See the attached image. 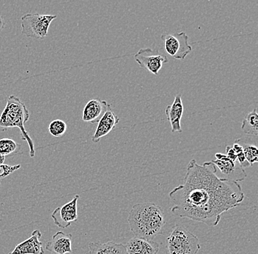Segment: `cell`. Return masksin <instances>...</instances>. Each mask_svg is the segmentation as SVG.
<instances>
[{"label":"cell","instance_id":"cell-1","mask_svg":"<svg viewBox=\"0 0 258 254\" xmlns=\"http://www.w3.org/2000/svg\"><path fill=\"white\" fill-rule=\"evenodd\" d=\"M212 162L200 165L190 160L183 184L169 194L170 211L176 216L205 223L219 224L222 214L238 207L244 200L241 185L217 176Z\"/></svg>","mask_w":258,"mask_h":254},{"label":"cell","instance_id":"cell-2","mask_svg":"<svg viewBox=\"0 0 258 254\" xmlns=\"http://www.w3.org/2000/svg\"><path fill=\"white\" fill-rule=\"evenodd\" d=\"M128 221L131 231L135 236L151 240L162 233L166 224L160 206L149 202L134 205Z\"/></svg>","mask_w":258,"mask_h":254},{"label":"cell","instance_id":"cell-3","mask_svg":"<svg viewBox=\"0 0 258 254\" xmlns=\"http://www.w3.org/2000/svg\"><path fill=\"white\" fill-rule=\"evenodd\" d=\"M30 118V112L25 104L15 96L8 97L7 104L0 116V132L18 128L21 131V139L26 141L30 147V155H35V144L25 129V124Z\"/></svg>","mask_w":258,"mask_h":254},{"label":"cell","instance_id":"cell-4","mask_svg":"<svg viewBox=\"0 0 258 254\" xmlns=\"http://www.w3.org/2000/svg\"><path fill=\"white\" fill-rule=\"evenodd\" d=\"M169 254H198L201 248L199 238L183 225H175L167 238Z\"/></svg>","mask_w":258,"mask_h":254},{"label":"cell","instance_id":"cell-5","mask_svg":"<svg viewBox=\"0 0 258 254\" xmlns=\"http://www.w3.org/2000/svg\"><path fill=\"white\" fill-rule=\"evenodd\" d=\"M56 15H42L38 13H30L21 18L22 33L35 39L47 36L48 29Z\"/></svg>","mask_w":258,"mask_h":254},{"label":"cell","instance_id":"cell-6","mask_svg":"<svg viewBox=\"0 0 258 254\" xmlns=\"http://www.w3.org/2000/svg\"><path fill=\"white\" fill-rule=\"evenodd\" d=\"M164 42V49L171 57L176 59H185L192 51L191 45L188 44V36L183 32L161 35Z\"/></svg>","mask_w":258,"mask_h":254},{"label":"cell","instance_id":"cell-7","mask_svg":"<svg viewBox=\"0 0 258 254\" xmlns=\"http://www.w3.org/2000/svg\"><path fill=\"white\" fill-rule=\"evenodd\" d=\"M135 61L142 68L145 69L151 73L157 75L164 63L168 62L166 56L159 54L158 50L151 48H144L139 50L135 54Z\"/></svg>","mask_w":258,"mask_h":254},{"label":"cell","instance_id":"cell-8","mask_svg":"<svg viewBox=\"0 0 258 254\" xmlns=\"http://www.w3.org/2000/svg\"><path fill=\"white\" fill-rule=\"evenodd\" d=\"M80 196L77 194L70 202H68L62 207H57L51 214V217L54 224L60 229H67L72 223L78 219L77 202Z\"/></svg>","mask_w":258,"mask_h":254},{"label":"cell","instance_id":"cell-9","mask_svg":"<svg viewBox=\"0 0 258 254\" xmlns=\"http://www.w3.org/2000/svg\"><path fill=\"white\" fill-rule=\"evenodd\" d=\"M216 160H212V163L217 166L221 173L226 177V179L230 181L241 182L246 179L247 175L245 173L242 167L237 166L236 164L232 161L227 155L222 153H217L215 155Z\"/></svg>","mask_w":258,"mask_h":254},{"label":"cell","instance_id":"cell-10","mask_svg":"<svg viewBox=\"0 0 258 254\" xmlns=\"http://www.w3.org/2000/svg\"><path fill=\"white\" fill-rule=\"evenodd\" d=\"M111 109V104L99 99H91L83 109L82 120L85 123H97L107 111Z\"/></svg>","mask_w":258,"mask_h":254},{"label":"cell","instance_id":"cell-11","mask_svg":"<svg viewBox=\"0 0 258 254\" xmlns=\"http://www.w3.org/2000/svg\"><path fill=\"white\" fill-rule=\"evenodd\" d=\"M125 245L128 254H157L159 245L151 239L140 237H134Z\"/></svg>","mask_w":258,"mask_h":254},{"label":"cell","instance_id":"cell-12","mask_svg":"<svg viewBox=\"0 0 258 254\" xmlns=\"http://www.w3.org/2000/svg\"><path fill=\"white\" fill-rule=\"evenodd\" d=\"M72 234L62 231L56 232L46 245V249L51 253L66 254L72 253Z\"/></svg>","mask_w":258,"mask_h":254},{"label":"cell","instance_id":"cell-13","mask_svg":"<svg viewBox=\"0 0 258 254\" xmlns=\"http://www.w3.org/2000/svg\"><path fill=\"white\" fill-rule=\"evenodd\" d=\"M40 237L41 233L39 230H35L32 231L31 237L16 245L9 254H44Z\"/></svg>","mask_w":258,"mask_h":254},{"label":"cell","instance_id":"cell-14","mask_svg":"<svg viewBox=\"0 0 258 254\" xmlns=\"http://www.w3.org/2000/svg\"><path fill=\"white\" fill-rule=\"evenodd\" d=\"M165 114L170 123L172 133H182L181 118L183 114V105L180 94L175 96L172 105H169L166 108Z\"/></svg>","mask_w":258,"mask_h":254},{"label":"cell","instance_id":"cell-15","mask_svg":"<svg viewBox=\"0 0 258 254\" xmlns=\"http://www.w3.org/2000/svg\"><path fill=\"white\" fill-rule=\"evenodd\" d=\"M119 122L120 118L112 110L107 111L98 123L94 135L92 136L93 142L98 143L101 138L109 134L114 129Z\"/></svg>","mask_w":258,"mask_h":254},{"label":"cell","instance_id":"cell-16","mask_svg":"<svg viewBox=\"0 0 258 254\" xmlns=\"http://www.w3.org/2000/svg\"><path fill=\"white\" fill-rule=\"evenodd\" d=\"M89 254H128L125 245L109 241L106 243L90 242Z\"/></svg>","mask_w":258,"mask_h":254},{"label":"cell","instance_id":"cell-17","mask_svg":"<svg viewBox=\"0 0 258 254\" xmlns=\"http://www.w3.org/2000/svg\"><path fill=\"white\" fill-rule=\"evenodd\" d=\"M242 131L246 134L257 136L258 134V115L257 109H254L245 117L241 124Z\"/></svg>","mask_w":258,"mask_h":254},{"label":"cell","instance_id":"cell-18","mask_svg":"<svg viewBox=\"0 0 258 254\" xmlns=\"http://www.w3.org/2000/svg\"><path fill=\"white\" fill-rule=\"evenodd\" d=\"M21 145L11 139H0V155L3 156L11 155L19 152Z\"/></svg>","mask_w":258,"mask_h":254},{"label":"cell","instance_id":"cell-19","mask_svg":"<svg viewBox=\"0 0 258 254\" xmlns=\"http://www.w3.org/2000/svg\"><path fill=\"white\" fill-rule=\"evenodd\" d=\"M48 131H49L50 134L52 135L54 137H59V136H63L64 133L67 131V125L63 120H53L49 124Z\"/></svg>","mask_w":258,"mask_h":254},{"label":"cell","instance_id":"cell-20","mask_svg":"<svg viewBox=\"0 0 258 254\" xmlns=\"http://www.w3.org/2000/svg\"><path fill=\"white\" fill-rule=\"evenodd\" d=\"M243 148V152L244 153L245 157L248 163H249L250 166L253 164L257 163L258 162V149L256 146L252 144H243L241 145Z\"/></svg>","mask_w":258,"mask_h":254},{"label":"cell","instance_id":"cell-21","mask_svg":"<svg viewBox=\"0 0 258 254\" xmlns=\"http://www.w3.org/2000/svg\"><path fill=\"white\" fill-rule=\"evenodd\" d=\"M22 165L20 164L15 165H10L7 164H2L0 165V180L7 178L14 172L17 171L21 168Z\"/></svg>","mask_w":258,"mask_h":254},{"label":"cell","instance_id":"cell-22","mask_svg":"<svg viewBox=\"0 0 258 254\" xmlns=\"http://www.w3.org/2000/svg\"><path fill=\"white\" fill-rule=\"evenodd\" d=\"M236 155L237 160H238V163H239L240 166L242 167L243 170H244L245 168H248V167L250 166L249 163H248L246 157H245L244 153H243V151L238 152Z\"/></svg>","mask_w":258,"mask_h":254},{"label":"cell","instance_id":"cell-23","mask_svg":"<svg viewBox=\"0 0 258 254\" xmlns=\"http://www.w3.org/2000/svg\"><path fill=\"white\" fill-rule=\"evenodd\" d=\"M226 152H227V153H226L227 157L230 158L234 163H235L237 160V155L235 151H234L233 147L227 146V147H226Z\"/></svg>","mask_w":258,"mask_h":254},{"label":"cell","instance_id":"cell-24","mask_svg":"<svg viewBox=\"0 0 258 254\" xmlns=\"http://www.w3.org/2000/svg\"><path fill=\"white\" fill-rule=\"evenodd\" d=\"M5 26H6V23H5L4 19L0 15V31L4 29Z\"/></svg>","mask_w":258,"mask_h":254},{"label":"cell","instance_id":"cell-25","mask_svg":"<svg viewBox=\"0 0 258 254\" xmlns=\"http://www.w3.org/2000/svg\"><path fill=\"white\" fill-rule=\"evenodd\" d=\"M5 160H6V156L0 155V165L4 163Z\"/></svg>","mask_w":258,"mask_h":254},{"label":"cell","instance_id":"cell-26","mask_svg":"<svg viewBox=\"0 0 258 254\" xmlns=\"http://www.w3.org/2000/svg\"><path fill=\"white\" fill-rule=\"evenodd\" d=\"M0 184H1V183H0Z\"/></svg>","mask_w":258,"mask_h":254}]
</instances>
